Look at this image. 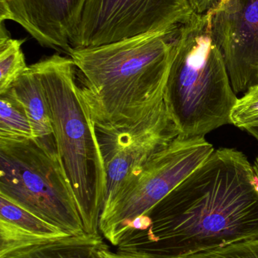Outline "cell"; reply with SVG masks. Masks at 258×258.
<instances>
[{
  "mask_svg": "<svg viewBox=\"0 0 258 258\" xmlns=\"http://www.w3.org/2000/svg\"><path fill=\"white\" fill-rule=\"evenodd\" d=\"M117 251L180 258L258 236V180L248 158L219 148L146 215Z\"/></svg>",
  "mask_w": 258,
  "mask_h": 258,
  "instance_id": "1",
  "label": "cell"
},
{
  "mask_svg": "<svg viewBox=\"0 0 258 258\" xmlns=\"http://www.w3.org/2000/svg\"><path fill=\"white\" fill-rule=\"evenodd\" d=\"M179 27L70 50L96 130L131 126L163 102Z\"/></svg>",
  "mask_w": 258,
  "mask_h": 258,
  "instance_id": "2",
  "label": "cell"
},
{
  "mask_svg": "<svg viewBox=\"0 0 258 258\" xmlns=\"http://www.w3.org/2000/svg\"><path fill=\"white\" fill-rule=\"evenodd\" d=\"M31 67L45 92L58 154L85 233L100 234L107 179L96 127L77 83V68L71 57L58 54Z\"/></svg>",
  "mask_w": 258,
  "mask_h": 258,
  "instance_id": "3",
  "label": "cell"
},
{
  "mask_svg": "<svg viewBox=\"0 0 258 258\" xmlns=\"http://www.w3.org/2000/svg\"><path fill=\"white\" fill-rule=\"evenodd\" d=\"M238 98L219 45L210 12H194L179 27L164 101L180 135L204 137L230 123Z\"/></svg>",
  "mask_w": 258,
  "mask_h": 258,
  "instance_id": "4",
  "label": "cell"
},
{
  "mask_svg": "<svg viewBox=\"0 0 258 258\" xmlns=\"http://www.w3.org/2000/svg\"><path fill=\"white\" fill-rule=\"evenodd\" d=\"M0 195L70 236L85 233L58 152L34 138L0 140Z\"/></svg>",
  "mask_w": 258,
  "mask_h": 258,
  "instance_id": "5",
  "label": "cell"
},
{
  "mask_svg": "<svg viewBox=\"0 0 258 258\" xmlns=\"http://www.w3.org/2000/svg\"><path fill=\"white\" fill-rule=\"evenodd\" d=\"M204 137L179 135L154 155L101 211L99 232L118 247L129 225L150 211L186 180L213 153Z\"/></svg>",
  "mask_w": 258,
  "mask_h": 258,
  "instance_id": "6",
  "label": "cell"
},
{
  "mask_svg": "<svg viewBox=\"0 0 258 258\" xmlns=\"http://www.w3.org/2000/svg\"><path fill=\"white\" fill-rule=\"evenodd\" d=\"M193 13L188 0H86L70 45L99 46L171 30L187 22Z\"/></svg>",
  "mask_w": 258,
  "mask_h": 258,
  "instance_id": "7",
  "label": "cell"
},
{
  "mask_svg": "<svg viewBox=\"0 0 258 258\" xmlns=\"http://www.w3.org/2000/svg\"><path fill=\"white\" fill-rule=\"evenodd\" d=\"M96 131L107 179L104 206L156 153L180 135L165 101L135 125Z\"/></svg>",
  "mask_w": 258,
  "mask_h": 258,
  "instance_id": "8",
  "label": "cell"
},
{
  "mask_svg": "<svg viewBox=\"0 0 258 258\" xmlns=\"http://www.w3.org/2000/svg\"><path fill=\"white\" fill-rule=\"evenodd\" d=\"M235 93L258 84V0H219L209 11Z\"/></svg>",
  "mask_w": 258,
  "mask_h": 258,
  "instance_id": "9",
  "label": "cell"
},
{
  "mask_svg": "<svg viewBox=\"0 0 258 258\" xmlns=\"http://www.w3.org/2000/svg\"><path fill=\"white\" fill-rule=\"evenodd\" d=\"M86 0H0V21L21 25L39 45L68 54Z\"/></svg>",
  "mask_w": 258,
  "mask_h": 258,
  "instance_id": "10",
  "label": "cell"
},
{
  "mask_svg": "<svg viewBox=\"0 0 258 258\" xmlns=\"http://www.w3.org/2000/svg\"><path fill=\"white\" fill-rule=\"evenodd\" d=\"M69 236L0 195V258Z\"/></svg>",
  "mask_w": 258,
  "mask_h": 258,
  "instance_id": "11",
  "label": "cell"
},
{
  "mask_svg": "<svg viewBox=\"0 0 258 258\" xmlns=\"http://www.w3.org/2000/svg\"><path fill=\"white\" fill-rule=\"evenodd\" d=\"M11 89L27 112L34 139L49 150H57L45 92L31 65L13 83Z\"/></svg>",
  "mask_w": 258,
  "mask_h": 258,
  "instance_id": "12",
  "label": "cell"
},
{
  "mask_svg": "<svg viewBox=\"0 0 258 258\" xmlns=\"http://www.w3.org/2000/svg\"><path fill=\"white\" fill-rule=\"evenodd\" d=\"M106 242L100 234L69 236L24 250L9 258H100Z\"/></svg>",
  "mask_w": 258,
  "mask_h": 258,
  "instance_id": "13",
  "label": "cell"
},
{
  "mask_svg": "<svg viewBox=\"0 0 258 258\" xmlns=\"http://www.w3.org/2000/svg\"><path fill=\"white\" fill-rule=\"evenodd\" d=\"M33 138L27 112L12 89L0 95V140L22 141Z\"/></svg>",
  "mask_w": 258,
  "mask_h": 258,
  "instance_id": "14",
  "label": "cell"
},
{
  "mask_svg": "<svg viewBox=\"0 0 258 258\" xmlns=\"http://www.w3.org/2000/svg\"><path fill=\"white\" fill-rule=\"evenodd\" d=\"M24 39H12L1 23L0 33V95L12 87L13 83L28 69L22 46Z\"/></svg>",
  "mask_w": 258,
  "mask_h": 258,
  "instance_id": "15",
  "label": "cell"
},
{
  "mask_svg": "<svg viewBox=\"0 0 258 258\" xmlns=\"http://www.w3.org/2000/svg\"><path fill=\"white\" fill-rule=\"evenodd\" d=\"M230 124L248 131L251 135L258 134V84L251 86L238 98L230 113Z\"/></svg>",
  "mask_w": 258,
  "mask_h": 258,
  "instance_id": "16",
  "label": "cell"
},
{
  "mask_svg": "<svg viewBox=\"0 0 258 258\" xmlns=\"http://www.w3.org/2000/svg\"><path fill=\"white\" fill-rule=\"evenodd\" d=\"M180 258H258V236Z\"/></svg>",
  "mask_w": 258,
  "mask_h": 258,
  "instance_id": "17",
  "label": "cell"
},
{
  "mask_svg": "<svg viewBox=\"0 0 258 258\" xmlns=\"http://www.w3.org/2000/svg\"><path fill=\"white\" fill-rule=\"evenodd\" d=\"M192 11L197 14H204L212 10L219 0H188Z\"/></svg>",
  "mask_w": 258,
  "mask_h": 258,
  "instance_id": "18",
  "label": "cell"
},
{
  "mask_svg": "<svg viewBox=\"0 0 258 258\" xmlns=\"http://www.w3.org/2000/svg\"><path fill=\"white\" fill-rule=\"evenodd\" d=\"M98 254L100 258H144L142 256L136 255V254H124L118 251L114 252L111 251L110 248L106 243L101 247Z\"/></svg>",
  "mask_w": 258,
  "mask_h": 258,
  "instance_id": "19",
  "label": "cell"
},
{
  "mask_svg": "<svg viewBox=\"0 0 258 258\" xmlns=\"http://www.w3.org/2000/svg\"><path fill=\"white\" fill-rule=\"evenodd\" d=\"M253 167H254V171H255L256 176H257L258 180V155L257 157H256L255 161H254Z\"/></svg>",
  "mask_w": 258,
  "mask_h": 258,
  "instance_id": "20",
  "label": "cell"
},
{
  "mask_svg": "<svg viewBox=\"0 0 258 258\" xmlns=\"http://www.w3.org/2000/svg\"><path fill=\"white\" fill-rule=\"evenodd\" d=\"M253 136H254L258 141V134H254V135H253Z\"/></svg>",
  "mask_w": 258,
  "mask_h": 258,
  "instance_id": "21",
  "label": "cell"
},
{
  "mask_svg": "<svg viewBox=\"0 0 258 258\" xmlns=\"http://www.w3.org/2000/svg\"><path fill=\"white\" fill-rule=\"evenodd\" d=\"M141 256H142V255H141ZM142 257H143L144 258H147V257H144V256H142Z\"/></svg>",
  "mask_w": 258,
  "mask_h": 258,
  "instance_id": "22",
  "label": "cell"
}]
</instances>
